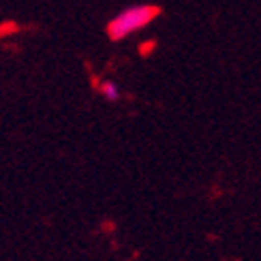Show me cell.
Instances as JSON below:
<instances>
[{
    "label": "cell",
    "instance_id": "6da1fadb",
    "mask_svg": "<svg viewBox=\"0 0 261 261\" xmlns=\"http://www.w3.org/2000/svg\"><path fill=\"white\" fill-rule=\"evenodd\" d=\"M159 17V7L154 5H130L107 21V37L112 41H122L135 32L148 28Z\"/></svg>",
    "mask_w": 261,
    "mask_h": 261
},
{
    "label": "cell",
    "instance_id": "7a4b0ae2",
    "mask_svg": "<svg viewBox=\"0 0 261 261\" xmlns=\"http://www.w3.org/2000/svg\"><path fill=\"white\" fill-rule=\"evenodd\" d=\"M99 94L103 96L105 101H110V103H118L122 99V90H120V86H118L116 82L112 80H103L99 84Z\"/></svg>",
    "mask_w": 261,
    "mask_h": 261
}]
</instances>
